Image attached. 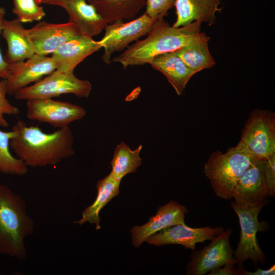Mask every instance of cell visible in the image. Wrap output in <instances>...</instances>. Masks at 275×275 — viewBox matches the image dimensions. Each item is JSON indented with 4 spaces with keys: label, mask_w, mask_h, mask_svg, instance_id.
<instances>
[{
    "label": "cell",
    "mask_w": 275,
    "mask_h": 275,
    "mask_svg": "<svg viewBox=\"0 0 275 275\" xmlns=\"http://www.w3.org/2000/svg\"><path fill=\"white\" fill-rule=\"evenodd\" d=\"M176 0H146L145 13L158 20L163 18L168 11L174 6Z\"/></svg>",
    "instance_id": "83f0119b"
},
{
    "label": "cell",
    "mask_w": 275,
    "mask_h": 275,
    "mask_svg": "<svg viewBox=\"0 0 275 275\" xmlns=\"http://www.w3.org/2000/svg\"><path fill=\"white\" fill-rule=\"evenodd\" d=\"M15 134L13 129L8 131L0 130V173L23 176L28 173V167L11 152L10 143Z\"/></svg>",
    "instance_id": "d4e9b609"
},
{
    "label": "cell",
    "mask_w": 275,
    "mask_h": 275,
    "mask_svg": "<svg viewBox=\"0 0 275 275\" xmlns=\"http://www.w3.org/2000/svg\"><path fill=\"white\" fill-rule=\"evenodd\" d=\"M120 182L121 181L116 179L111 173L98 181L96 183L97 196L95 200L83 211L81 218L74 223L82 225L88 222L95 224L96 229H100L99 212L112 198L119 194Z\"/></svg>",
    "instance_id": "7402d4cb"
},
{
    "label": "cell",
    "mask_w": 275,
    "mask_h": 275,
    "mask_svg": "<svg viewBox=\"0 0 275 275\" xmlns=\"http://www.w3.org/2000/svg\"><path fill=\"white\" fill-rule=\"evenodd\" d=\"M142 145L134 150H132L124 142L117 145L111 162V174L117 180L121 181L126 175L136 171L142 164V159L140 153Z\"/></svg>",
    "instance_id": "cb8c5ba5"
},
{
    "label": "cell",
    "mask_w": 275,
    "mask_h": 275,
    "mask_svg": "<svg viewBox=\"0 0 275 275\" xmlns=\"http://www.w3.org/2000/svg\"><path fill=\"white\" fill-rule=\"evenodd\" d=\"M239 265L238 267L240 275H271L275 274V265H272L270 268L267 269H262L258 268L256 270L251 272L245 270L243 267L241 266L242 263H239Z\"/></svg>",
    "instance_id": "1f68e13d"
},
{
    "label": "cell",
    "mask_w": 275,
    "mask_h": 275,
    "mask_svg": "<svg viewBox=\"0 0 275 275\" xmlns=\"http://www.w3.org/2000/svg\"><path fill=\"white\" fill-rule=\"evenodd\" d=\"M220 4L219 0H176L177 18L173 26L180 27L194 21L211 25L215 21L216 13L221 11Z\"/></svg>",
    "instance_id": "d6986e66"
},
{
    "label": "cell",
    "mask_w": 275,
    "mask_h": 275,
    "mask_svg": "<svg viewBox=\"0 0 275 275\" xmlns=\"http://www.w3.org/2000/svg\"><path fill=\"white\" fill-rule=\"evenodd\" d=\"M224 231L222 227L191 228L186 224H179L153 234L146 241L150 244L157 246L180 244L186 249L195 250L196 243L212 240Z\"/></svg>",
    "instance_id": "7c38bea8"
},
{
    "label": "cell",
    "mask_w": 275,
    "mask_h": 275,
    "mask_svg": "<svg viewBox=\"0 0 275 275\" xmlns=\"http://www.w3.org/2000/svg\"><path fill=\"white\" fill-rule=\"evenodd\" d=\"M187 213L186 207L175 201H171L160 207L156 215L151 217L148 223L132 228L130 232L133 246L139 247L152 235L163 229L185 224L184 217Z\"/></svg>",
    "instance_id": "9a60e30c"
},
{
    "label": "cell",
    "mask_w": 275,
    "mask_h": 275,
    "mask_svg": "<svg viewBox=\"0 0 275 275\" xmlns=\"http://www.w3.org/2000/svg\"><path fill=\"white\" fill-rule=\"evenodd\" d=\"M156 20L145 13L127 22L108 24L104 29V36L99 41L104 49L103 61L110 64L112 56L115 52L123 50L131 42L147 35Z\"/></svg>",
    "instance_id": "ba28073f"
},
{
    "label": "cell",
    "mask_w": 275,
    "mask_h": 275,
    "mask_svg": "<svg viewBox=\"0 0 275 275\" xmlns=\"http://www.w3.org/2000/svg\"><path fill=\"white\" fill-rule=\"evenodd\" d=\"M28 31L35 53L42 56L52 54L65 42L81 35L69 21L63 23L40 22Z\"/></svg>",
    "instance_id": "4fadbf2b"
},
{
    "label": "cell",
    "mask_w": 275,
    "mask_h": 275,
    "mask_svg": "<svg viewBox=\"0 0 275 275\" xmlns=\"http://www.w3.org/2000/svg\"><path fill=\"white\" fill-rule=\"evenodd\" d=\"M231 205L238 217L240 226V239L234 252L236 263L248 259L255 263H264L265 256L258 244L257 233L267 229L266 222H259L258 219L259 212L265 204L240 205L233 202Z\"/></svg>",
    "instance_id": "8992f818"
},
{
    "label": "cell",
    "mask_w": 275,
    "mask_h": 275,
    "mask_svg": "<svg viewBox=\"0 0 275 275\" xmlns=\"http://www.w3.org/2000/svg\"><path fill=\"white\" fill-rule=\"evenodd\" d=\"M6 11L3 7H0V33H1L3 21ZM9 74V64L6 61L0 50V78L7 79Z\"/></svg>",
    "instance_id": "f546056e"
},
{
    "label": "cell",
    "mask_w": 275,
    "mask_h": 275,
    "mask_svg": "<svg viewBox=\"0 0 275 275\" xmlns=\"http://www.w3.org/2000/svg\"><path fill=\"white\" fill-rule=\"evenodd\" d=\"M34 230L35 222L25 201L7 185L0 184V254L23 261L27 257L25 240Z\"/></svg>",
    "instance_id": "3957f363"
},
{
    "label": "cell",
    "mask_w": 275,
    "mask_h": 275,
    "mask_svg": "<svg viewBox=\"0 0 275 275\" xmlns=\"http://www.w3.org/2000/svg\"><path fill=\"white\" fill-rule=\"evenodd\" d=\"M1 32L7 44L4 58L8 64L24 61L35 54L28 29L18 18L4 19Z\"/></svg>",
    "instance_id": "e0dca14e"
},
{
    "label": "cell",
    "mask_w": 275,
    "mask_h": 275,
    "mask_svg": "<svg viewBox=\"0 0 275 275\" xmlns=\"http://www.w3.org/2000/svg\"><path fill=\"white\" fill-rule=\"evenodd\" d=\"M257 159L241 144L223 153H212L204 167L216 196L224 200L232 199L233 191L240 178Z\"/></svg>",
    "instance_id": "277c9868"
},
{
    "label": "cell",
    "mask_w": 275,
    "mask_h": 275,
    "mask_svg": "<svg viewBox=\"0 0 275 275\" xmlns=\"http://www.w3.org/2000/svg\"><path fill=\"white\" fill-rule=\"evenodd\" d=\"M12 129L15 134L10 141V148L28 167L54 166L75 153L73 134L69 126L45 132L19 120Z\"/></svg>",
    "instance_id": "6da1fadb"
},
{
    "label": "cell",
    "mask_w": 275,
    "mask_h": 275,
    "mask_svg": "<svg viewBox=\"0 0 275 275\" xmlns=\"http://www.w3.org/2000/svg\"><path fill=\"white\" fill-rule=\"evenodd\" d=\"M201 23L174 27L163 18L155 21L144 39L129 46L113 62L120 63L124 68L130 66L150 64L156 56L174 51L194 42L199 36Z\"/></svg>",
    "instance_id": "7a4b0ae2"
},
{
    "label": "cell",
    "mask_w": 275,
    "mask_h": 275,
    "mask_svg": "<svg viewBox=\"0 0 275 275\" xmlns=\"http://www.w3.org/2000/svg\"><path fill=\"white\" fill-rule=\"evenodd\" d=\"M7 94L6 79H2L0 80V126L5 128L9 126L5 115L16 116L20 113L19 108L9 102Z\"/></svg>",
    "instance_id": "4316f807"
},
{
    "label": "cell",
    "mask_w": 275,
    "mask_h": 275,
    "mask_svg": "<svg viewBox=\"0 0 275 275\" xmlns=\"http://www.w3.org/2000/svg\"><path fill=\"white\" fill-rule=\"evenodd\" d=\"M264 176L268 190V196L275 195V154L264 160Z\"/></svg>",
    "instance_id": "f1b7e54d"
},
{
    "label": "cell",
    "mask_w": 275,
    "mask_h": 275,
    "mask_svg": "<svg viewBox=\"0 0 275 275\" xmlns=\"http://www.w3.org/2000/svg\"><path fill=\"white\" fill-rule=\"evenodd\" d=\"M149 64L166 76L179 95L182 94L191 77L196 73L174 51L156 56Z\"/></svg>",
    "instance_id": "ffe728a7"
},
{
    "label": "cell",
    "mask_w": 275,
    "mask_h": 275,
    "mask_svg": "<svg viewBox=\"0 0 275 275\" xmlns=\"http://www.w3.org/2000/svg\"><path fill=\"white\" fill-rule=\"evenodd\" d=\"M259 159L275 154V116L269 111L256 109L250 115L239 141Z\"/></svg>",
    "instance_id": "52a82bcc"
},
{
    "label": "cell",
    "mask_w": 275,
    "mask_h": 275,
    "mask_svg": "<svg viewBox=\"0 0 275 275\" xmlns=\"http://www.w3.org/2000/svg\"><path fill=\"white\" fill-rule=\"evenodd\" d=\"M9 68L6 79L7 94L14 95L20 89L51 73L57 67L51 57L35 53L25 61L9 64Z\"/></svg>",
    "instance_id": "8fae6325"
},
{
    "label": "cell",
    "mask_w": 275,
    "mask_h": 275,
    "mask_svg": "<svg viewBox=\"0 0 275 275\" xmlns=\"http://www.w3.org/2000/svg\"><path fill=\"white\" fill-rule=\"evenodd\" d=\"M108 22L134 19L146 6V0H87Z\"/></svg>",
    "instance_id": "44dd1931"
},
{
    "label": "cell",
    "mask_w": 275,
    "mask_h": 275,
    "mask_svg": "<svg viewBox=\"0 0 275 275\" xmlns=\"http://www.w3.org/2000/svg\"><path fill=\"white\" fill-rule=\"evenodd\" d=\"M91 90L89 80L77 78L73 72L56 70L34 84L18 91L14 96L19 100L53 98L66 94L87 98Z\"/></svg>",
    "instance_id": "5b68a950"
},
{
    "label": "cell",
    "mask_w": 275,
    "mask_h": 275,
    "mask_svg": "<svg viewBox=\"0 0 275 275\" xmlns=\"http://www.w3.org/2000/svg\"><path fill=\"white\" fill-rule=\"evenodd\" d=\"M65 0H37V3L38 5L41 4H45L48 5H52L58 6L62 7Z\"/></svg>",
    "instance_id": "d6a6232c"
},
{
    "label": "cell",
    "mask_w": 275,
    "mask_h": 275,
    "mask_svg": "<svg viewBox=\"0 0 275 275\" xmlns=\"http://www.w3.org/2000/svg\"><path fill=\"white\" fill-rule=\"evenodd\" d=\"M81 35L93 38L98 35L108 24L95 7L87 0H65L62 6Z\"/></svg>",
    "instance_id": "ac0fdd59"
},
{
    "label": "cell",
    "mask_w": 275,
    "mask_h": 275,
    "mask_svg": "<svg viewBox=\"0 0 275 275\" xmlns=\"http://www.w3.org/2000/svg\"><path fill=\"white\" fill-rule=\"evenodd\" d=\"M232 230L224 231L203 249L195 252L187 266V273L203 275L227 264H236L234 252L230 243Z\"/></svg>",
    "instance_id": "30bf717a"
},
{
    "label": "cell",
    "mask_w": 275,
    "mask_h": 275,
    "mask_svg": "<svg viewBox=\"0 0 275 275\" xmlns=\"http://www.w3.org/2000/svg\"><path fill=\"white\" fill-rule=\"evenodd\" d=\"M26 109L29 120L47 123L58 128L68 126L86 114L85 109L80 105L52 98L27 100Z\"/></svg>",
    "instance_id": "9c48e42d"
},
{
    "label": "cell",
    "mask_w": 275,
    "mask_h": 275,
    "mask_svg": "<svg viewBox=\"0 0 275 275\" xmlns=\"http://www.w3.org/2000/svg\"><path fill=\"white\" fill-rule=\"evenodd\" d=\"M101 48L99 41L80 35L62 44L51 57L55 62L56 70L73 72L85 59Z\"/></svg>",
    "instance_id": "2e32d148"
},
{
    "label": "cell",
    "mask_w": 275,
    "mask_h": 275,
    "mask_svg": "<svg viewBox=\"0 0 275 275\" xmlns=\"http://www.w3.org/2000/svg\"><path fill=\"white\" fill-rule=\"evenodd\" d=\"M235 264H227L223 267H217L210 271L209 275H240L239 270L234 267Z\"/></svg>",
    "instance_id": "4dcf8cb0"
},
{
    "label": "cell",
    "mask_w": 275,
    "mask_h": 275,
    "mask_svg": "<svg viewBox=\"0 0 275 275\" xmlns=\"http://www.w3.org/2000/svg\"><path fill=\"white\" fill-rule=\"evenodd\" d=\"M264 168V160L257 159L241 176L232 194L235 203L240 205L266 204L268 190Z\"/></svg>",
    "instance_id": "5bb4252c"
},
{
    "label": "cell",
    "mask_w": 275,
    "mask_h": 275,
    "mask_svg": "<svg viewBox=\"0 0 275 275\" xmlns=\"http://www.w3.org/2000/svg\"><path fill=\"white\" fill-rule=\"evenodd\" d=\"M210 37L201 32L198 38L189 44L174 51L191 70L196 73L212 67L215 61L208 48Z\"/></svg>",
    "instance_id": "603a6c76"
},
{
    "label": "cell",
    "mask_w": 275,
    "mask_h": 275,
    "mask_svg": "<svg viewBox=\"0 0 275 275\" xmlns=\"http://www.w3.org/2000/svg\"><path fill=\"white\" fill-rule=\"evenodd\" d=\"M35 1H36V3H37V0H35Z\"/></svg>",
    "instance_id": "836d02e7"
},
{
    "label": "cell",
    "mask_w": 275,
    "mask_h": 275,
    "mask_svg": "<svg viewBox=\"0 0 275 275\" xmlns=\"http://www.w3.org/2000/svg\"><path fill=\"white\" fill-rule=\"evenodd\" d=\"M13 12L22 23L39 21L45 15L35 0H13Z\"/></svg>",
    "instance_id": "484cf974"
}]
</instances>
